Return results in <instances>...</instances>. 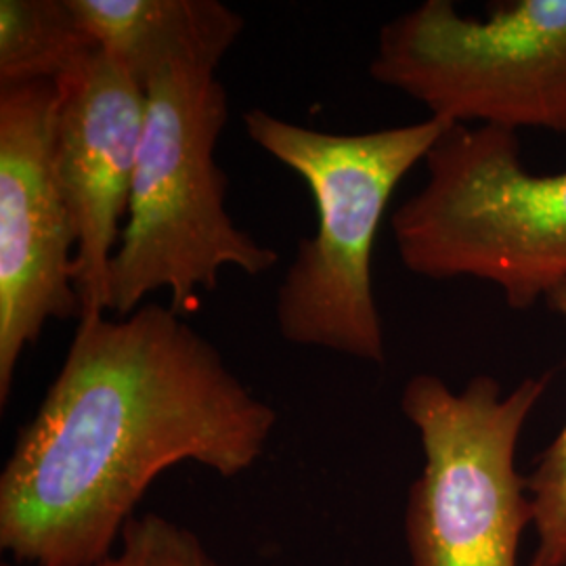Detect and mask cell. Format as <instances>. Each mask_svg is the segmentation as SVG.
I'll return each mask as SVG.
<instances>
[{
	"instance_id": "1",
	"label": "cell",
	"mask_w": 566,
	"mask_h": 566,
	"mask_svg": "<svg viewBox=\"0 0 566 566\" xmlns=\"http://www.w3.org/2000/svg\"><path fill=\"white\" fill-rule=\"evenodd\" d=\"M277 411L170 308L81 319L0 472V547L30 566H97L151 483L193 462L235 479Z\"/></svg>"
},
{
	"instance_id": "2",
	"label": "cell",
	"mask_w": 566,
	"mask_h": 566,
	"mask_svg": "<svg viewBox=\"0 0 566 566\" xmlns=\"http://www.w3.org/2000/svg\"><path fill=\"white\" fill-rule=\"evenodd\" d=\"M252 142L308 185L317 231L304 238L275 296L283 340L367 364L386 361L385 327L371 285V252L397 185L451 126L439 118L364 135H334L243 114Z\"/></svg>"
},
{
	"instance_id": "3",
	"label": "cell",
	"mask_w": 566,
	"mask_h": 566,
	"mask_svg": "<svg viewBox=\"0 0 566 566\" xmlns=\"http://www.w3.org/2000/svg\"><path fill=\"white\" fill-rule=\"evenodd\" d=\"M147 112L120 245L109 264L107 311L128 317L156 292L187 317L200 290L214 292L223 266L250 277L280 254L250 238L227 212V175L214 151L229 99L214 70L166 67L145 84Z\"/></svg>"
},
{
	"instance_id": "4",
	"label": "cell",
	"mask_w": 566,
	"mask_h": 566,
	"mask_svg": "<svg viewBox=\"0 0 566 566\" xmlns=\"http://www.w3.org/2000/svg\"><path fill=\"white\" fill-rule=\"evenodd\" d=\"M424 164L390 219L407 271L493 283L516 311L565 285L566 170L528 172L516 133L470 124H451Z\"/></svg>"
},
{
	"instance_id": "5",
	"label": "cell",
	"mask_w": 566,
	"mask_h": 566,
	"mask_svg": "<svg viewBox=\"0 0 566 566\" xmlns=\"http://www.w3.org/2000/svg\"><path fill=\"white\" fill-rule=\"evenodd\" d=\"M546 386L525 378L504 395L491 376L460 392L434 374L407 380L401 407L424 449L405 514L411 566H518L533 504L516 449Z\"/></svg>"
},
{
	"instance_id": "6",
	"label": "cell",
	"mask_w": 566,
	"mask_h": 566,
	"mask_svg": "<svg viewBox=\"0 0 566 566\" xmlns=\"http://www.w3.org/2000/svg\"><path fill=\"white\" fill-rule=\"evenodd\" d=\"M369 74L430 118L566 133V0L493 4L486 20L424 0L380 30Z\"/></svg>"
},
{
	"instance_id": "7",
	"label": "cell",
	"mask_w": 566,
	"mask_h": 566,
	"mask_svg": "<svg viewBox=\"0 0 566 566\" xmlns=\"http://www.w3.org/2000/svg\"><path fill=\"white\" fill-rule=\"evenodd\" d=\"M55 82L0 88V407L51 319L82 315L76 231L53 164Z\"/></svg>"
},
{
	"instance_id": "8",
	"label": "cell",
	"mask_w": 566,
	"mask_h": 566,
	"mask_svg": "<svg viewBox=\"0 0 566 566\" xmlns=\"http://www.w3.org/2000/svg\"><path fill=\"white\" fill-rule=\"evenodd\" d=\"M55 93L53 164L76 231L74 283L81 319H88L107 313L109 264L128 214L147 97L102 49L67 70Z\"/></svg>"
},
{
	"instance_id": "9",
	"label": "cell",
	"mask_w": 566,
	"mask_h": 566,
	"mask_svg": "<svg viewBox=\"0 0 566 566\" xmlns=\"http://www.w3.org/2000/svg\"><path fill=\"white\" fill-rule=\"evenodd\" d=\"M105 55L145 84L166 67L214 70L243 32L219 0H70Z\"/></svg>"
},
{
	"instance_id": "10",
	"label": "cell",
	"mask_w": 566,
	"mask_h": 566,
	"mask_svg": "<svg viewBox=\"0 0 566 566\" xmlns=\"http://www.w3.org/2000/svg\"><path fill=\"white\" fill-rule=\"evenodd\" d=\"M97 49L70 0L0 2V88L57 82Z\"/></svg>"
},
{
	"instance_id": "11",
	"label": "cell",
	"mask_w": 566,
	"mask_h": 566,
	"mask_svg": "<svg viewBox=\"0 0 566 566\" xmlns=\"http://www.w3.org/2000/svg\"><path fill=\"white\" fill-rule=\"evenodd\" d=\"M546 303L566 319V283ZM526 489L539 537L531 566H566V424L539 455Z\"/></svg>"
},
{
	"instance_id": "12",
	"label": "cell",
	"mask_w": 566,
	"mask_h": 566,
	"mask_svg": "<svg viewBox=\"0 0 566 566\" xmlns=\"http://www.w3.org/2000/svg\"><path fill=\"white\" fill-rule=\"evenodd\" d=\"M97 566H224L187 526L156 512L137 514L122 531L118 547Z\"/></svg>"
},
{
	"instance_id": "13",
	"label": "cell",
	"mask_w": 566,
	"mask_h": 566,
	"mask_svg": "<svg viewBox=\"0 0 566 566\" xmlns=\"http://www.w3.org/2000/svg\"><path fill=\"white\" fill-rule=\"evenodd\" d=\"M2 566H13V565H9V563H4V565H2Z\"/></svg>"
}]
</instances>
